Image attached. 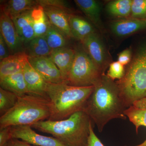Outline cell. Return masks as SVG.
I'll use <instances>...</instances> for the list:
<instances>
[{
  "label": "cell",
  "instance_id": "ffe728a7",
  "mask_svg": "<svg viewBox=\"0 0 146 146\" xmlns=\"http://www.w3.org/2000/svg\"><path fill=\"white\" fill-rule=\"evenodd\" d=\"M69 23L73 37L80 41L88 35L96 32L92 25L80 16L71 14Z\"/></svg>",
  "mask_w": 146,
  "mask_h": 146
},
{
  "label": "cell",
  "instance_id": "5bb4252c",
  "mask_svg": "<svg viewBox=\"0 0 146 146\" xmlns=\"http://www.w3.org/2000/svg\"><path fill=\"white\" fill-rule=\"evenodd\" d=\"M110 27L112 33L117 36H128L146 29V19H137L131 17L122 18L112 21Z\"/></svg>",
  "mask_w": 146,
  "mask_h": 146
},
{
  "label": "cell",
  "instance_id": "8fae6325",
  "mask_svg": "<svg viewBox=\"0 0 146 146\" xmlns=\"http://www.w3.org/2000/svg\"><path fill=\"white\" fill-rule=\"evenodd\" d=\"M43 7L50 23L60 31L68 39L73 37L70 28L69 18L71 10L50 6Z\"/></svg>",
  "mask_w": 146,
  "mask_h": 146
},
{
  "label": "cell",
  "instance_id": "9a60e30c",
  "mask_svg": "<svg viewBox=\"0 0 146 146\" xmlns=\"http://www.w3.org/2000/svg\"><path fill=\"white\" fill-rule=\"evenodd\" d=\"M29 58L26 52H23L11 55L1 60L0 79L23 71Z\"/></svg>",
  "mask_w": 146,
  "mask_h": 146
},
{
  "label": "cell",
  "instance_id": "2e32d148",
  "mask_svg": "<svg viewBox=\"0 0 146 146\" xmlns=\"http://www.w3.org/2000/svg\"><path fill=\"white\" fill-rule=\"evenodd\" d=\"M31 11H25L10 17L25 47L28 43L35 37L31 18Z\"/></svg>",
  "mask_w": 146,
  "mask_h": 146
},
{
  "label": "cell",
  "instance_id": "4dcf8cb0",
  "mask_svg": "<svg viewBox=\"0 0 146 146\" xmlns=\"http://www.w3.org/2000/svg\"><path fill=\"white\" fill-rule=\"evenodd\" d=\"M132 57V52L130 49L128 48L124 50L119 54L118 61L123 65H127L130 63Z\"/></svg>",
  "mask_w": 146,
  "mask_h": 146
},
{
  "label": "cell",
  "instance_id": "30bf717a",
  "mask_svg": "<svg viewBox=\"0 0 146 146\" xmlns=\"http://www.w3.org/2000/svg\"><path fill=\"white\" fill-rule=\"evenodd\" d=\"M29 61L48 83L63 82L60 71L49 56L29 57Z\"/></svg>",
  "mask_w": 146,
  "mask_h": 146
},
{
  "label": "cell",
  "instance_id": "7c38bea8",
  "mask_svg": "<svg viewBox=\"0 0 146 146\" xmlns=\"http://www.w3.org/2000/svg\"><path fill=\"white\" fill-rule=\"evenodd\" d=\"M75 50L67 46L52 50L49 56L60 71L64 82H66L72 68Z\"/></svg>",
  "mask_w": 146,
  "mask_h": 146
},
{
  "label": "cell",
  "instance_id": "d6986e66",
  "mask_svg": "<svg viewBox=\"0 0 146 146\" xmlns=\"http://www.w3.org/2000/svg\"><path fill=\"white\" fill-rule=\"evenodd\" d=\"M74 2L88 19L98 28H102L101 7L95 0H75Z\"/></svg>",
  "mask_w": 146,
  "mask_h": 146
},
{
  "label": "cell",
  "instance_id": "d4e9b609",
  "mask_svg": "<svg viewBox=\"0 0 146 146\" xmlns=\"http://www.w3.org/2000/svg\"><path fill=\"white\" fill-rule=\"evenodd\" d=\"M44 37L52 50L67 46L68 38L51 24Z\"/></svg>",
  "mask_w": 146,
  "mask_h": 146
},
{
  "label": "cell",
  "instance_id": "4316f807",
  "mask_svg": "<svg viewBox=\"0 0 146 146\" xmlns=\"http://www.w3.org/2000/svg\"><path fill=\"white\" fill-rule=\"evenodd\" d=\"M131 17L146 19V0H132Z\"/></svg>",
  "mask_w": 146,
  "mask_h": 146
},
{
  "label": "cell",
  "instance_id": "836d02e7",
  "mask_svg": "<svg viewBox=\"0 0 146 146\" xmlns=\"http://www.w3.org/2000/svg\"><path fill=\"white\" fill-rule=\"evenodd\" d=\"M6 146H35L19 139L12 138Z\"/></svg>",
  "mask_w": 146,
  "mask_h": 146
},
{
  "label": "cell",
  "instance_id": "d6a6232c",
  "mask_svg": "<svg viewBox=\"0 0 146 146\" xmlns=\"http://www.w3.org/2000/svg\"><path fill=\"white\" fill-rule=\"evenodd\" d=\"M11 55L8 46L3 38L2 35L0 34V60L7 58Z\"/></svg>",
  "mask_w": 146,
  "mask_h": 146
},
{
  "label": "cell",
  "instance_id": "3957f363",
  "mask_svg": "<svg viewBox=\"0 0 146 146\" xmlns=\"http://www.w3.org/2000/svg\"><path fill=\"white\" fill-rule=\"evenodd\" d=\"M94 124L83 111L74 113L60 121L45 120L35 123L32 128L48 133L68 146H86L90 127Z\"/></svg>",
  "mask_w": 146,
  "mask_h": 146
},
{
  "label": "cell",
  "instance_id": "603a6c76",
  "mask_svg": "<svg viewBox=\"0 0 146 146\" xmlns=\"http://www.w3.org/2000/svg\"><path fill=\"white\" fill-rule=\"evenodd\" d=\"M52 51L44 36L35 37L26 45L25 50L29 57L49 56Z\"/></svg>",
  "mask_w": 146,
  "mask_h": 146
},
{
  "label": "cell",
  "instance_id": "9c48e42d",
  "mask_svg": "<svg viewBox=\"0 0 146 146\" xmlns=\"http://www.w3.org/2000/svg\"><path fill=\"white\" fill-rule=\"evenodd\" d=\"M1 34L8 46L11 55L25 52V47L11 18L2 11L0 15Z\"/></svg>",
  "mask_w": 146,
  "mask_h": 146
},
{
  "label": "cell",
  "instance_id": "ac0fdd59",
  "mask_svg": "<svg viewBox=\"0 0 146 146\" xmlns=\"http://www.w3.org/2000/svg\"><path fill=\"white\" fill-rule=\"evenodd\" d=\"M1 88L12 92L18 97L29 94L23 71L0 79Z\"/></svg>",
  "mask_w": 146,
  "mask_h": 146
},
{
  "label": "cell",
  "instance_id": "7a4b0ae2",
  "mask_svg": "<svg viewBox=\"0 0 146 146\" xmlns=\"http://www.w3.org/2000/svg\"><path fill=\"white\" fill-rule=\"evenodd\" d=\"M94 88V86H71L64 82L47 83L46 92L50 110L48 120L65 119L76 112L83 111Z\"/></svg>",
  "mask_w": 146,
  "mask_h": 146
},
{
  "label": "cell",
  "instance_id": "8992f818",
  "mask_svg": "<svg viewBox=\"0 0 146 146\" xmlns=\"http://www.w3.org/2000/svg\"><path fill=\"white\" fill-rule=\"evenodd\" d=\"M105 74L91 59L83 48L75 50L72 68L66 80L71 86H94Z\"/></svg>",
  "mask_w": 146,
  "mask_h": 146
},
{
  "label": "cell",
  "instance_id": "f1b7e54d",
  "mask_svg": "<svg viewBox=\"0 0 146 146\" xmlns=\"http://www.w3.org/2000/svg\"><path fill=\"white\" fill-rule=\"evenodd\" d=\"M39 5L50 6L54 7H60L67 10H70L67 2L61 0H37Z\"/></svg>",
  "mask_w": 146,
  "mask_h": 146
},
{
  "label": "cell",
  "instance_id": "277c9868",
  "mask_svg": "<svg viewBox=\"0 0 146 146\" xmlns=\"http://www.w3.org/2000/svg\"><path fill=\"white\" fill-rule=\"evenodd\" d=\"M50 115L49 100L39 96L26 94L18 97L14 107L0 117V129L32 125L48 120Z\"/></svg>",
  "mask_w": 146,
  "mask_h": 146
},
{
  "label": "cell",
  "instance_id": "44dd1931",
  "mask_svg": "<svg viewBox=\"0 0 146 146\" xmlns=\"http://www.w3.org/2000/svg\"><path fill=\"white\" fill-rule=\"evenodd\" d=\"M39 5L37 0H10L1 5L2 11L10 17L28 11H31Z\"/></svg>",
  "mask_w": 146,
  "mask_h": 146
},
{
  "label": "cell",
  "instance_id": "6da1fadb",
  "mask_svg": "<svg viewBox=\"0 0 146 146\" xmlns=\"http://www.w3.org/2000/svg\"><path fill=\"white\" fill-rule=\"evenodd\" d=\"M92 94L83 111L96 125L100 132L110 121L115 119L125 120L127 109L115 82L104 74L94 86Z\"/></svg>",
  "mask_w": 146,
  "mask_h": 146
},
{
  "label": "cell",
  "instance_id": "ba28073f",
  "mask_svg": "<svg viewBox=\"0 0 146 146\" xmlns=\"http://www.w3.org/2000/svg\"><path fill=\"white\" fill-rule=\"evenodd\" d=\"M81 42L84 50L95 64L104 73L109 65V57L101 39L96 33L85 37Z\"/></svg>",
  "mask_w": 146,
  "mask_h": 146
},
{
  "label": "cell",
  "instance_id": "52a82bcc",
  "mask_svg": "<svg viewBox=\"0 0 146 146\" xmlns=\"http://www.w3.org/2000/svg\"><path fill=\"white\" fill-rule=\"evenodd\" d=\"M12 138L19 139L33 146H68L54 137L36 133L30 125H20L11 127Z\"/></svg>",
  "mask_w": 146,
  "mask_h": 146
},
{
  "label": "cell",
  "instance_id": "e0dca14e",
  "mask_svg": "<svg viewBox=\"0 0 146 146\" xmlns=\"http://www.w3.org/2000/svg\"><path fill=\"white\" fill-rule=\"evenodd\" d=\"M125 114L135 126L136 133L140 127H146V98L135 102L125 110ZM134 146H146V140L142 143Z\"/></svg>",
  "mask_w": 146,
  "mask_h": 146
},
{
  "label": "cell",
  "instance_id": "484cf974",
  "mask_svg": "<svg viewBox=\"0 0 146 146\" xmlns=\"http://www.w3.org/2000/svg\"><path fill=\"white\" fill-rule=\"evenodd\" d=\"M18 98L16 94L0 87V116L14 107Z\"/></svg>",
  "mask_w": 146,
  "mask_h": 146
},
{
  "label": "cell",
  "instance_id": "5b68a950",
  "mask_svg": "<svg viewBox=\"0 0 146 146\" xmlns=\"http://www.w3.org/2000/svg\"><path fill=\"white\" fill-rule=\"evenodd\" d=\"M125 107L146 98V42L138 48L123 78L116 82Z\"/></svg>",
  "mask_w": 146,
  "mask_h": 146
},
{
  "label": "cell",
  "instance_id": "4fadbf2b",
  "mask_svg": "<svg viewBox=\"0 0 146 146\" xmlns=\"http://www.w3.org/2000/svg\"><path fill=\"white\" fill-rule=\"evenodd\" d=\"M23 72L29 94L44 97L48 99L46 92L48 82L33 67L29 61L26 64Z\"/></svg>",
  "mask_w": 146,
  "mask_h": 146
},
{
  "label": "cell",
  "instance_id": "83f0119b",
  "mask_svg": "<svg viewBox=\"0 0 146 146\" xmlns=\"http://www.w3.org/2000/svg\"><path fill=\"white\" fill-rule=\"evenodd\" d=\"M125 72L124 66L118 61H115L110 64L106 75L113 81L115 79L119 80L123 78Z\"/></svg>",
  "mask_w": 146,
  "mask_h": 146
},
{
  "label": "cell",
  "instance_id": "cb8c5ba5",
  "mask_svg": "<svg viewBox=\"0 0 146 146\" xmlns=\"http://www.w3.org/2000/svg\"><path fill=\"white\" fill-rule=\"evenodd\" d=\"M132 0H115L107 4L106 9L110 15L123 18L131 15Z\"/></svg>",
  "mask_w": 146,
  "mask_h": 146
},
{
  "label": "cell",
  "instance_id": "f546056e",
  "mask_svg": "<svg viewBox=\"0 0 146 146\" xmlns=\"http://www.w3.org/2000/svg\"><path fill=\"white\" fill-rule=\"evenodd\" d=\"M11 127H7L0 129V146H6L12 139Z\"/></svg>",
  "mask_w": 146,
  "mask_h": 146
},
{
  "label": "cell",
  "instance_id": "7402d4cb",
  "mask_svg": "<svg viewBox=\"0 0 146 146\" xmlns=\"http://www.w3.org/2000/svg\"><path fill=\"white\" fill-rule=\"evenodd\" d=\"M31 16L35 37L44 36L51 23L43 7L39 5L33 9Z\"/></svg>",
  "mask_w": 146,
  "mask_h": 146
},
{
  "label": "cell",
  "instance_id": "1f68e13d",
  "mask_svg": "<svg viewBox=\"0 0 146 146\" xmlns=\"http://www.w3.org/2000/svg\"><path fill=\"white\" fill-rule=\"evenodd\" d=\"M94 125H91L90 127V134L86 146H105L95 134L94 130Z\"/></svg>",
  "mask_w": 146,
  "mask_h": 146
}]
</instances>
